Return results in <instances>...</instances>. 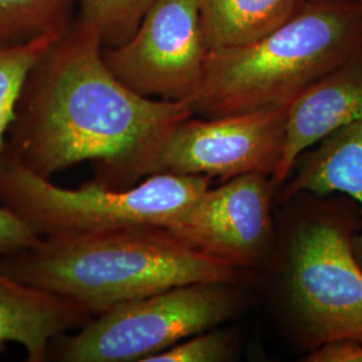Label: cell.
I'll list each match as a JSON object with an SVG mask.
<instances>
[{"label":"cell","mask_w":362,"mask_h":362,"mask_svg":"<svg viewBox=\"0 0 362 362\" xmlns=\"http://www.w3.org/2000/svg\"><path fill=\"white\" fill-rule=\"evenodd\" d=\"M97 33L79 22L38 59L21 93L6 158L39 177L82 161L94 182L127 188L156 144L194 112L187 101L141 95L107 67Z\"/></svg>","instance_id":"6da1fadb"},{"label":"cell","mask_w":362,"mask_h":362,"mask_svg":"<svg viewBox=\"0 0 362 362\" xmlns=\"http://www.w3.org/2000/svg\"><path fill=\"white\" fill-rule=\"evenodd\" d=\"M0 272L69 298L93 317L179 286L240 281V269L160 227L40 236L34 246L0 257Z\"/></svg>","instance_id":"7a4b0ae2"},{"label":"cell","mask_w":362,"mask_h":362,"mask_svg":"<svg viewBox=\"0 0 362 362\" xmlns=\"http://www.w3.org/2000/svg\"><path fill=\"white\" fill-rule=\"evenodd\" d=\"M362 52L361 0H305L267 35L208 52L194 116L214 118L285 107Z\"/></svg>","instance_id":"3957f363"},{"label":"cell","mask_w":362,"mask_h":362,"mask_svg":"<svg viewBox=\"0 0 362 362\" xmlns=\"http://www.w3.org/2000/svg\"><path fill=\"white\" fill-rule=\"evenodd\" d=\"M208 176L156 173L127 188L90 181L62 188L4 158L0 204L40 236L125 228H167L192 200L209 188Z\"/></svg>","instance_id":"277c9868"},{"label":"cell","mask_w":362,"mask_h":362,"mask_svg":"<svg viewBox=\"0 0 362 362\" xmlns=\"http://www.w3.org/2000/svg\"><path fill=\"white\" fill-rule=\"evenodd\" d=\"M228 286H179L117 305L73 334L58 337L50 357L62 362H145L228 320L238 303Z\"/></svg>","instance_id":"5b68a950"},{"label":"cell","mask_w":362,"mask_h":362,"mask_svg":"<svg viewBox=\"0 0 362 362\" xmlns=\"http://www.w3.org/2000/svg\"><path fill=\"white\" fill-rule=\"evenodd\" d=\"M288 107L181 119L146 156L137 181L156 173L226 180L248 173L274 176L284 152Z\"/></svg>","instance_id":"8992f818"},{"label":"cell","mask_w":362,"mask_h":362,"mask_svg":"<svg viewBox=\"0 0 362 362\" xmlns=\"http://www.w3.org/2000/svg\"><path fill=\"white\" fill-rule=\"evenodd\" d=\"M288 286L313 348L341 338L362 341V264L346 219L321 218L298 233Z\"/></svg>","instance_id":"52a82bcc"},{"label":"cell","mask_w":362,"mask_h":362,"mask_svg":"<svg viewBox=\"0 0 362 362\" xmlns=\"http://www.w3.org/2000/svg\"><path fill=\"white\" fill-rule=\"evenodd\" d=\"M208 52L197 0H157L128 42L103 49L122 83L165 101H188L199 90Z\"/></svg>","instance_id":"ba28073f"},{"label":"cell","mask_w":362,"mask_h":362,"mask_svg":"<svg viewBox=\"0 0 362 362\" xmlns=\"http://www.w3.org/2000/svg\"><path fill=\"white\" fill-rule=\"evenodd\" d=\"M270 200L266 175L236 176L199 194L167 230L207 255L247 269L269 246Z\"/></svg>","instance_id":"9c48e42d"},{"label":"cell","mask_w":362,"mask_h":362,"mask_svg":"<svg viewBox=\"0 0 362 362\" xmlns=\"http://www.w3.org/2000/svg\"><path fill=\"white\" fill-rule=\"evenodd\" d=\"M362 121V52L300 94L290 105L285 145L274 180L290 179L298 158L325 136Z\"/></svg>","instance_id":"30bf717a"},{"label":"cell","mask_w":362,"mask_h":362,"mask_svg":"<svg viewBox=\"0 0 362 362\" xmlns=\"http://www.w3.org/2000/svg\"><path fill=\"white\" fill-rule=\"evenodd\" d=\"M91 318L77 302L0 272V353L15 344L25 348L27 361H47L58 337L77 330Z\"/></svg>","instance_id":"8fae6325"},{"label":"cell","mask_w":362,"mask_h":362,"mask_svg":"<svg viewBox=\"0 0 362 362\" xmlns=\"http://www.w3.org/2000/svg\"><path fill=\"white\" fill-rule=\"evenodd\" d=\"M315 145L314 151L303 153L287 196L339 192L358 202L362 211V121L338 128ZM354 252L362 264V233L354 240Z\"/></svg>","instance_id":"7c38bea8"},{"label":"cell","mask_w":362,"mask_h":362,"mask_svg":"<svg viewBox=\"0 0 362 362\" xmlns=\"http://www.w3.org/2000/svg\"><path fill=\"white\" fill-rule=\"evenodd\" d=\"M305 0H197L209 52L250 45L297 13Z\"/></svg>","instance_id":"4fadbf2b"},{"label":"cell","mask_w":362,"mask_h":362,"mask_svg":"<svg viewBox=\"0 0 362 362\" xmlns=\"http://www.w3.org/2000/svg\"><path fill=\"white\" fill-rule=\"evenodd\" d=\"M77 7L78 0H0V43L65 33Z\"/></svg>","instance_id":"5bb4252c"},{"label":"cell","mask_w":362,"mask_h":362,"mask_svg":"<svg viewBox=\"0 0 362 362\" xmlns=\"http://www.w3.org/2000/svg\"><path fill=\"white\" fill-rule=\"evenodd\" d=\"M61 34L49 33L26 42L0 43V168L6 158L7 134L27 77Z\"/></svg>","instance_id":"9a60e30c"},{"label":"cell","mask_w":362,"mask_h":362,"mask_svg":"<svg viewBox=\"0 0 362 362\" xmlns=\"http://www.w3.org/2000/svg\"><path fill=\"white\" fill-rule=\"evenodd\" d=\"M157 0H78L79 22L91 27L104 47H117L137 31Z\"/></svg>","instance_id":"2e32d148"},{"label":"cell","mask_w":362,"mask_h":362,"mask_svg":"<svg viewBox=\"0 0 362 362\" xmlns=\"http://www.w3.org/2000/svg\"><path fill=\"white\" fill-rule=\"evenodd\" d=\"M230 357L231 346L226 336L207 330L182 339L145 362H220L227 361Z\"/></svg>","instance_id":"e0dca14e"},{"label":"cell","mask_w":362,"mask_h":362,"mask_svg":"<svg viewBox=\"0 0 362 362\" xmlns=\"http://www.w3.org/2000/svg\"><path fill=\"white\" fill-rule=\"evenodd\" d=\"M39 239L40 235L27 221L0 204V257L26 250Z\"/></svg>","instance_id":"ac0fdd59"},{"label":"cell","mask_w":362,"mask_h":362,"mask_svg":"<svg viewBox=\"0 0 362 362\" xmlns=\"http://www.w3.org/2000/svg\"><path fill=\"white\" fill-rule=\"evenodd\" d=\"M303 361L362 362V341L351 338L327 341L313 348Z\"/></svg>","instance_id":"d6986e66"},{"label":"cell","mask_w":362,"mask_h":362,"mask_svg":"<svg viewBox=\"0 0 362 362\" xmlns=\"http://www.w3.org/2000/svg\"><path fill=\"white\" fill-rule=\"evenodd\" d=\"M361 1H362V0H361Z\"/></svg>","instance_id":"ffe728a7"}]
</instances>
